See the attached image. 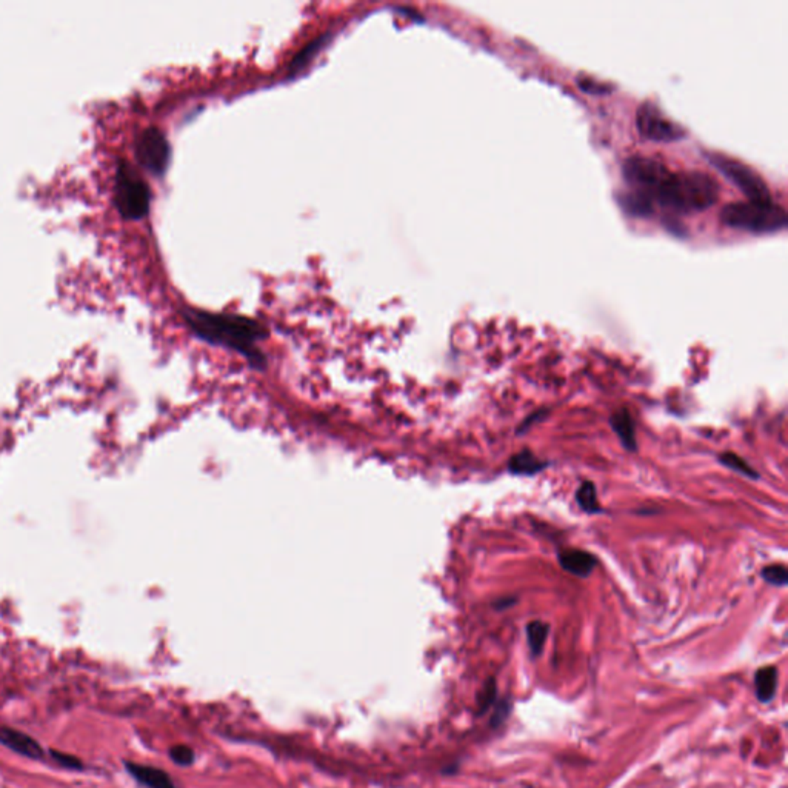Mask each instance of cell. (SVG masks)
<instances>
[{
    "mask_svg": "<svg viewBox=\"0 0 788 788\" xmlns=\"http://www.w3.org/2000/svg\"><path fill=\"white\" fill-rule=\"evenodd\" d=\"M548 631H550V625L540 621H533L527 625V640L533 658L542 653L545 640L548 638Z\"/></svg>",
    "mask_w": 788,
    "mask_h": 788,
    "instance_id": "2e32d148",
    "label": "cell"
},
{
    "mask_svg": "<svg viewBox=\"0 0 788 788\" xmlns=\"http://www.w3.org/2000/svg\"><path fill=\"white\" fill-rule=\"evenodd\" d=\"M636 127L640 136L658 142H670L685 137L687 131L679 123L668 119L658 106L644 102L638 108Z\"/></svg>",
    "mask_w": 788,
    "mask_h": 788,
    "instance_id": "ba28073f",
    "label": "cell"
},
{
    "mask_svg": "<svg viewBox=\"0 0 788 788\" xmlns=\"http://www.w3.org/2000/svg\"><path fill=\"white\" fill-rule=\"evenodd\" d=\"M169 758L179 766H191L195 762V752L188 745H174L169 748Z\"/></svg>",
    "mask_w": 788,
    "mask_h": 788,
    "instance_id": "7402d4cb",
    "label": "cell"
},
{
    "mask_svg": "<svg viewBox=\"0 0 788 788\" xmlns=\"http://www.w3.org/2000/svg\"><path fill=\"white\" fill-rule=\"evenodd\" d=\"M558 561L563 570L579 577H589L594 567L598 565V561L593 554L584 550H576V548H565V550L559 551Z\"/></svg>",
    "mask_w": 788,
    "mask_h": 788,
    "instance_id": "9c48e42d",
    "label": "cell"
},
{
    "mask_svg": "<svg viewBox=\"0 0 788 788\" xmlns=\"http://www.w3.org/2000/svg\"><path fill=\"white\" fill-rule=\"evenodd\" d=\"M183 319L200 341L233 350L253 367L264 368L265 356L259 342L268 337V328L258 319L231 313H211L197 308H185Z\"/></svg>",
    "mask_w": 788,
    "mask_h": 788,
    "instance_id": "6da1fadb",
    "label": "cell"
},
{
    "mask_svg": "<svg viewBox=\"0 0 788 788\" xmlns=\"http://www.w3.org/2000/svg\"><path fill=\"white\" fill-rule=\"evenodd\" d=\"M719 183L702 171L668 173L653 192V202L677 213L704 211L719 197Z\"/></svg>",
    "mask_w": 788,
    "mask_h": 788,
    "instance_id": "7a4b0ae2",
    "label": "cell"
},
{
    "mask_svg": "<svg viewBox=\"0 0 788 788\" xmlns=\"http://www.w3.org/2000/svg\"><path fill=\"white\" fill-rule=\"evenodd\" d=\"M762 577L766 579L767 582L778 585V586H782L787 584L788 581V575H787V568L784 565H779V563H773V565H768L762 570Z\"/></svg>",
    "mask_w": 788,
    "mask_h": 788,
    "instance_id": "ffe728a7",
    "label": "cell"
},
{
    "mask_svg": "<svg viewBox=\"0 0 788 788\" xmlns=\"http://www.w3.org/2000/svg\"><path fill=\"white\" fill-rule=\"evenodd\" d=\"M619 204L625 211L633 216H648L653 211V200L636 190L625 191L619 195Z\"/></svg>",
    "mask_w": 788,
    "mask_h": 788,
    "instance_id": "5bb4252c",
    "label": "cell"
},
{
    "mask_svg": "<svg viewBox=\"0 0 788 788\" xmlns=\"http://www.w3.org/2000/svg\"><path fill=\"white\" fill-rule=\"evenodd\" d=\"M576 500L577 505L581 507L586 513H600L602 508L598 502V493L596 486L593 482H582L576 491Z\"/></svg>",
    "mask_w": 788,
    "mask_h": 788,
    "instance_id": "e0dca14e",
    "label": "cell"
},
{
    "mask_svg": "<svg viewBox=\"0 0 788 788\" xmlns=\"http://www.w3.org/2000/svg\"><path fill=\"white\" fill-rule=\"evenodd\" d=\"M498 698V687L494 679H488V682L485 684L484 690L481 693V699H479V713H485Z\"/></svg>",
    "mask_w": 788,
    "mask_h": 788,
    "instance_id": "44dd1931",
    "label": "cell"
},
{
    "mask_svg": "<svg viewBox=\"0 0 788 788\" xmlns=\"http://www.w3.org/2000/svg\"><path fill=\"white\" fill-rule=\"evenodd\" d=\"M778 689V668L776 667H762L754 675V690L756 698L762 704H768L775 699Z\"/></svg>",
    "mask_w": 788,
    "mask_h": 788,
    "instance_id": "7c38bea8",
    "label": "cell"
},
{
    "mask_svg": "<svg viewBox=\"0 0 788 788\" xmlns=\"http://www.w3.org/2000/svg\"><path fill=\"white\" fill-rule=\"evenodd\" d=\"M0 744L31 759H41L43 756V748L33 738L14 729L0 727Z\"/></svg>",
    "mask_w": 788,
    "mask_h": 788,
    "instance_id": "30bf717a",
    "label": "cell"
},
{
    "mask_svg": "<svg viewBox=\"0 0 788 788\" xmlns=\"http://www.w3.org/2000/svg\"><path fill=\"white\" fill-rule=\"evenodd\" d=\"M325 37H328V36H322V37H319V38H316V41H313L311 43H308V45L305 46V48H304L302 51H300L295 59H293L291 65H290V71H291V73H297L300 68H304V66L308 64V62L311 60L313 54L318 52V48H321V45H322L323 42H325Z\"/></svg>",
    "mask_w": 788,
    "mask_h": 788,
    "instance_id": "ac0fdd59",
    "label": "cell"
},
{
    "mask_svg": "<svg viewBox=\"0 0 788 788\" xmlns=\"http://www.w3.org/2000/svg\"><path fill=\"white\" fill-rule=\"evenodd\" d=\"M708 159L710 164L719 169L730 182L735 183L748 197V200H759V202H762V200H771L768 185L752 167H748L744 162L717 153L708 154Z\"/></svg>",
    "mask_w": 788,
    "mask_h": 788,
    "instance_id": "5b68a950",
    "label": "cell"
},
{
    "mask_svg": "<svg viewBox=\"0 0 788 788\" xmlns=\"http://www.w3.org/2000/svg\"><path fill=\"white\" fill-rule=\"evenodd\" d=\"M719 460H721L722 465L729 467V468L735 470V471H739L740 474H745L748 477H758V473H756V471L752 467H748L747 462L743 458H739V456L735 454V453H724V454L719 456Z\"/></svg>",
    "mask_w": 788,
    "mask_h": 788,
    "instance_id": "d6986e66",
    "label": "cell"
},
{
    "mask_svg": "<svg viewBox=\"0 0 788 788\" xmlns=\"http://www.w3.org/2000/svg\"><path fill=\"white\" fill-rule=\"evenodd\" d=\"M724 225L756 234L776 233L787 227V213L773 200H738L721 210Z\"/></svg>",
    "mask_w": 788,
    "mask_h": 788,
    "instance_id": "3957f363",
    "label": "cell"
},
{
    "mask_svg": "<svg viewBox=\"0 0 788 788\" xmlns=\"http://www.w3.org/2000/svg\"><path fill=\"white\" fill-rule=\"evenodd\" d=\"M125 767L128 770V773L133 776L139 784L146 788H177L171 776L164 770L151 766H142V764H134V762H125Z\"/></svg>",
    "mask_w": 788,
    "mask_h": 788,
    "instance_id": "8fae6325",
    "label": "cell"
},
{
    "mask_svg": "<svg viewBox=\"0 0 788 788\" xmlns=\"http://www.w3.org/2000/svg\"><path fill=\"white\" fill-rule=\"evenodd\" d=\"M52 758L56 759L62 767H66V768H73V770H80L83 768L82 762L79 759H76L74 756H68L64 753H57V752H52Z\"/></svg>",
    "mask_w": 788,
    "mask_h": 788,
    "instance_id": "603a6c76",
    "label": "cell"
},
{
    "mask_svg": "<svg viewBox=\"0 0 788 788\" xmlns=\"http://www.w3.org/2000/svg\"><path fill=\"white\" fill-rule=\"evenodd\" d=\"M610 425H612L613 431L619 436L622 445L630 451H635L638 448L636 435H635V423L627 409H621V411L613 413L610 417Z\"/></svg>",
    "mask_w": 788,
    "mask_h": 788,
    "instance_id": "4fadbf2b",
    "label": "cell"
},
{
    "mask_svg": "<svg viewBox=\"0 0 788 788\" xmlns=\"http://www.w3.org/2000/svg\"><path fill=\"white\" fill-rule=\"evenodd\" d=\"M547 463L539 460L535 454L528 450H523L521 453L514 454L508 462V470L514 474H536L540 470H544Z\"/></svg>",
    "mask_w": 788,
    "mask_h": 788,
    "instance_id": "9a60e30c",
    "label": "cell"
},
{
    "mask_svg": "<svg viewBox=\"0 0 788 788\" xmlns=\"http://www.w3.org/2000/svg\"><path fill=\"white\" fill-rule=\"evenodd\" d=\"M508 713H509V702L502 701L500 704L498 705L496 712H494V715H493V719H491V725H493V727H498V725H500L502 722H504V721L507 719Z\"/></svg>",
    "mask_w": 788,
    "mask_h": 788,
    "instance_id": "cb8c5ba5",
    "label": "cell"
},
{
    "mask_svg": "<svg viewBox=\"0 0 788 788\" xmlns=\"http://www.w3.org/2000/svg\"><path fill=\"white\" fill-rule=\"evenodd\" d=\"M670 169L661 160L635 154L624 160L622 177L633 190L644 192L653 200V192L666 179Z\"/></svg>",
    "mask_w": 788,
    "mask_h": 788,
    "instance_id": "8992f818",
    "label": "cell"
},
{
    "mask_svg": "<svg viewBox=\"0 0 788 788\" xmlns=\"http://www.w3.org/2000/svg\"><path fill=\"white\" fill-rule=\"evenodd\" d=\"M577 83L581 85L582 90L589 91V92H593V94H602V92H605L604 85H602V83H596V82L591 80V79H577Z\"/></svg>",
    "mask_w": 788,
    "mask_h": 788,
    "instance_id": "d4e9b609",
    "label": "cell"
},
{
    "mask_svg": "<svg viewBox=\"0 0 788 788\" xmlns=\"http://www.w3.org/2000/svg\"><path fill=\"white\" fill-rule=\"evenodd\" d=\"M151 191L127 160H120L115 171L114 202L128 219H141L150 210Z\"/></svg>",
    "mask_w": 788,
    "mask_h": 788,
    "instance_id": "277c9868",
    "label": "cell"
},
{
    "mask_svg": "<svg viewBox=\"0 0 788 788\" xmlns=\"http://www.w3.org/2000/svg\"><path fill=\"white\" fill-rule=\"evenodd\" d=\"M136 157L150 173L164 174L171 157L167 136L156 127L145 128L136 139Z\"/></svg>",
    "mask_w": 788,
    "mask_h": 788,
    "instance_id": "52a82bcc",
    "label": "cell"
}]
</instances>
